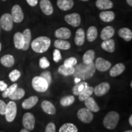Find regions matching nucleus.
Segmentation results:
<instances>
[{"mask_svg":"<svg viewBox=\"0 0 132 132\" xmlns=\"http://www.w3.org/2000/svg\"><path fill=\"white\" fill-rule=\"evenodd\" d=\"M11 15L14 22L20 23L24 19V14L20 6L15 4L13 6L11 11Z\"/></svg>","mask_w":132,"mask_h":132,"instance_id":"9","label":"nucleus"},{"mask_svg":"<svg viewBox=\"0 0 132 132\" xmlns=\"http://www.w3.org/2000/svg\"><path fill=\"white\" fill-rule=\"evenodd\" d=\"M59 132H78V128L73 123H65L61 127Z\"/></svg>","mask_w":132,"mask_h":132,"instance_id":"35","label":"nucleus"},{"mask_svg":"<svg viewBox=\"0 0 132 132\" xmlns=\"http://www.w3.org/2000/svg\"><path fill=\"white\" fill-rule=\"evenodd\" d=\"M74 68H75V72L72 75L75 78H80L81 80H88L92 78L96 70L94 62L89 64L82 62L76 65V67Z\"/></svg>","mask_w":132,"mask_h":132,"instance_id":"1","label":"nucleus"},{"mask_svg":"<svg viewBox=\"0 0 132 132\" xmlns=\"http://www.w3.org/2000/svg\"><path fill=\"white\" fill-rule=\"evenodd\" d=\"M97 29L95 26H91L89 28L87 31V39L89 42H91L94 41L97 37Z\"/></svg>","mask_w":132,"mask_h":132,"instance_id":"33","label":"nucleus"},{"mask_svg":"<svg viewBox=\"0 0 132 132\" xmlns=\"http://www.w3.org/2000/svg\"><path fill=\"white\" fill-rule=\"evenodd\" d=\"M119 120V114L116 111H110L105 116L103 125L108 130H113L116 127Z\"/></svg>","mask_w":132,"mask_h":132,"instance_id":"3","label":"nucleus"},{"mask_svg":"<svg viewBox=\"0 0 132 132\" xmlns=\"http://www.w3.org/2000/svg\"><path fill=\"white\" fill-rule=\"evenodd\" d=\"M20 132H29V130H28L25 129V128H24V129L21 130Z\"/></svg>","mask_w":132,"mask_h":132,"instance_id":"51","label":"nucleus"},{"mask_svg":"<svg viewBox=\"0 0 132 132\" xmlns=\"http://www.w3.org/2000/svg\"><path fill=\"white\" fill-rule=\"evenodd\" d=\"M95 5L100 10L110 9L113 7V3L110 0H97Z\"/></svg>","mask_w":132,"mask_h":132,"instance_id":"26","label":"nucleus"},{"mask_svg":"<svg viewBox=\"0 0 132 132\" xmlns=\"http://www.w3.org/2000/svg\"><path fill=\"white\" fill-rule=\"evenodd\" d=\"M71 34L70 30L67 28H60L55 31V36L59 39H69Z\"/></svg>","mask_w":132,"mask_h":132,"instance_id":"14","label":"nucleus"},{"mask_svg":"<svg viewBox=\"0 0 132 132\" xmlns=\"http://www.w3.org/2000/svg\"><path fill=\"white\" fill-rule=\"evenodd\" d=\"M54 46L57 49L63 50H67L70 49L71 47L70 42L63 39H57L54 41Z\"/></svg>","mask_w":132,"mask_h":132,"instance_id":"27","label":"nucleus"},{"mask_svg":"<svg viewBox=\"0 0 132 132\" xmlns=\"http://www.w3.org/2000/svg\"><path fill=\"white\" fill-rule=\"evenodd\" d=\"M17 108L16 105L14 101H11L6 105V111H5V117L6 119L9 122L14 121L16 115Z\"/></svg>","mask_w":132,"mask_h":132,"instance_id":"5","label":"nucleus"},{"mask_svg":"<svg viewBox=\"0 0 132 132\" xmlns=\"http://www.w3.org/2000/svg\"><path fill=\"white\" fill-rule=\"evenodd\" d=\"M123 132H132L131 130H127V131H125Z\"/></svg>","mask_w":132,"mask_h":132,"instance_id":"52","label":"nucleus"},{"mask_svg":"<svg viewBox=\"0 0 132 132\" xmlns=\"http://www.w3.org/2000/svg\"><path fill=\"white\" fill-rule=\"evenodd\" d=\"M17 87H18V85L16 83L13 84V85H11V86H9V87H7V88H6V89L3 92V94H2L3 97H4V98L9 97L10 95L12 94L13 92L15 91V90Z\"/></svg>","mask_w":132,"mask_h":132,"instance_id":"38","label":"nucleus"},{"mask_svg":"<svg viewBox=\"0 0 132 132\" xmlns=\"http://www.w3.org/2000/svg\"><path fill=\"white\" fill-rule=\"evenodd\" d=\"M50 65V63L46 57H41L39 60V66L40 68L43 69H47V67H49Z\"/></svg>","mask_w":132,"mask_h":132,"instance_id":"41","label":"nucleus"},{"mask_svg":"<svg viewBox=\"0 0 132 132\" xmlns=\"http://www.w3.org/2000/svg\"><path fill=\"white\" fill-rule=\"evenodd\" d=\"M64 19L67 23L73 27H77L81 23L80 15L77 13L66 15L64 17Z\"/></svg>","mask_w":132,"mask_h":132,"instance_id":"11","label":"nucleus"},{"mask_svg":"<svg viewBox=\"0 0 132 132\" xmlns=\"http://www.w3.org/2000/svg\"><path fill=\"white\" fill-rule=\"evenodd\" d=\"M127 4L129 5L130 7H132V0H126Z\"/></svg>","mask_w":132,"mask_h":132,"instance_id":"48","label":"nucleus"},{"mask_svg":"<svg viewBox=\"0 0 132 132\" xmlns=\"http://www.w3.org/2000/svg\"><path fill=\"white\" fill-rule=\"evenodd\" d=\"M7 87V85L3 81L0 80V91L3 92Z\"/></svg>","mask_w":132,"mask_h":132,"instance_id":"46","label":"nucleus"},{"mask_svg":"<svg viewBox=\"0 0 132 132\" xmlns=\"http://www.w3.org/2000/svg\"><path fill=\"white\" fill-rule=\"evenodd\" d=\"M0 26L6 31H9L12 29L14 26V20L11 14L6 13L1 16L0 19Z\"/></svg>","mask_w":132,"mask_h":132,"instance_id":"7","label":"nucleus"},{"mask_svg":"<svg viewBox=\"0 0 132 132\" xmlns=\"http://www.w3.org/2000/svg\"><path fill=\"white\" fill-rule=\"evenodd\" d=\"M3 1H6V0H3Z\"/></svg>","mask_w":132,"mask_h":132,"instance_id":"56","label":"nucleus"},{"mask_svg":"<svg viewBox=\"0 0 132 132\" xmlns=\"http://www.w3.org/2000/svg\"><path fill=\"white\" fill-rule=\"evenodd\" d=\"M39 101L37 96H31L24 100L22 103V107L25 110H29L34 107Z\"/></svg>","mask_w":132,"mask_h":132,"instance_id":"18","label":"nucleus"},{"mask_svg":"<svg viewBox=\"0 0 132 132\" xmlns=\"http://www.w3.org/2000/svg\"><path fill=\"white\" fill-rule=\"evenodd\" d=\"M75 72L74 67H67L65 65H61L58 68V72L64 76L72 75Z\"/></svg>","mask_w":132,"mask_h":132,"instance_id":"32","label":"nucleus"},{"mask_svg":"<svg viewBox=\"0 0 132 132\" xmlns=\"http://www.w3.org/2000/svg\"><path fill=\"white\" fill-rule=\"evenodd\" d=\"M77 117L81 121L85 123H90L94 119L92 112L87 108L80 109L77 112Z\"/></svg>","mask_w":132,"mask_h":132,"instance_id":"6","label":"nucleus"},{"mask_svg":"<svg viewBox=\"0 0 132 132\" xmlns=\"http://www.w3.org/2000/svg\"><path fill=\"white\" fill-rule=\"evenodd\" d=\"M110 89V85L107 82H103L94 88V92L98 97L105 95Z\"/></svg>","mask_w":132,"mask_h":132,"instance_id":"10","label":"nucleus"},{"mask_svg":"<svg viewBox=\"0 0 132 132\" xmlns=\"http://www.w3.org/2000/svg\"><path fill=\"white\" fill-rule=\"evenodd\" d=\"M128 121H129L130 125H131V126H132V115H131V116H130L129 119H128Z\"/></svg>","mask_w":132,"mask_h":132,"instance_id":"49","label":"nucleus"},{"mask_svg":"<svg viewBox=\"0 0 132 132\" xmlns=\"http://www.w3.org/2000/svg\"><path fill=\"white\" fill-rule=\"evenodd\" d=\"M74 2L73 0H57V6L62 11H68L73 7Z\"/></svg>","mask_w":132,"mask_h":132,"instance_id":"21","label":"nucleus"},{"mask_svg":"<svg viewBox=\"0 0 132 132\" xmlns=\"http://www.w3.org/2000/svg\"><path fill=\"white\" fill-rule=\"evenodd\" d=\"M99 16L105 22H111L114 19L115 15L113 11H102L99 14Z\"/></svg>","mask_w":132,"mask_h":132,"instance_id":"28","label":"nucleus"},{"mask_svg":"<svg viewBox=\"0 0 132 132\" xmlns=\"http://www.w3.org/2000/svg\"><path fill=\"white\" fill-rule=\"evenodd\" d=\"M85 32L82 28L78 29L77 31L75 37V43L77 45L81 46L85 43Z\"/></svg>","mask_w":132,"mask_h":132,"instance_id":"24","label":"nucleus"},{"mask_svg":"<svg viewBox=\"0 0 132 132\" xmlns=\"http://www.w3.org/2000/svg\"><path fill=\"white\" fill-rule=\"evenodd\" d=\"M40 77H42L44 79L47 81V82L48 84V85H50L52 82V74H51L50 72L49 71H44L42 73L40 74Z\"/></svg>","mask_w":132,"mask_h":132,"instance_id":"42","label":"nucleus"},{"mask_svg":"<svg viewBox=\"0 0 132 132\" xmlns=\"http://www.w3.org/2000/svg\"><path fill=\"white\" fill-rule=\"evenodd\" d=\"M14 42L15 47L18 50H22L24 46V38L22 33L18 32L14 36Z\"/></svg>","mask_w":132,"mask_h":132,"instance_id":"20","label":"nucleus"},{"mask_svg":"<svg viewBox=\"0 0 132 132\" xmlns=\"http://www.w3.org/2000/svg\"><path fill=\"white\" fill-rule=\"evenodd\" d=\"M125 66L122 63L116 64L114 65L110 71V75L112 77H116L120 75L124 72Z\"/></svg>","mask_w":132,"mask_h":132,"instance_id":"16","label":"nucleus"},{"mask_svg":"<svg viewBox=\"0 0 132 132\" xmlns=\"http://www.w3.org/2000/svg\"><path fill=\"white\" fill-rule=\"evenodd\" d=\"M35 122V118L32 113H26L23 115L22 123L25 129L28 130H32L34 128Z\"/></svg>","mask_w":132,"mask_h":132,"instance_id":"8","label":"nucleus"},{"mask_svg":"<svg viewBox=\"0 0 132 132\" xmlns=\"http://www.w3.org/2000/svg\"><path fill=\"white\" fill-rule=\"evenodd\" d=\"M53 60L54 62H58L59 61L62 59V56L59 49H55L53 52Z\"/></svg>","mask_w":132,"mask_h":132,"instance_id":"43","label":"nucleus"},{"mask_svg":"<svg viewBox=\"0 0 132 132\" xmlns=\"http://www.w3.org/2000/svg\"><path fill=\"white\" fill-rule=\"evenodd\" d=\"M88 86L87 83L85 81H80L76 83L72 89V92L75 95H78L84 89Z\"/></svg>","mask_w":132,"mask_h":132,"instance_id":"31","label":"nucleus"},{"mask_svg":"<svg viewBox=\"0 0 132 132\" xmlns=\"http://www.w3.org/2000/svg\"><path fill=\"white\" fill-rule=\"evenodd\" d=\"M1 44L0 42V52H1Z\"/></svg>","mask_w":132,"mask_h":132,"instance_id":"53","label":"nucleus"},{"mask_svg":"<svg viewBox=\"0 0 132 132\" xmlns=\"http://www.w3.org/2000/svg\"><path fill=\"white\" fill-rule=\"evenodd\" d=\"M102 49L109 53H113L115 50V42L113 39L104 40L101 44Z\"/></svg>","mask_w":132,"mask_h":132,"instance_id":"17","label":"nucleus"},{"mask_svg":"<svg viewBox=\"0 0 132 132\" xmlns=\"http://www.w3.org/2000/svg\"><path fill=\"white\" fill-rule=\"evenodd\" d=\"M74 102H75V97L73 95H67L61 98L60 103L62 106L66 107L72 105Z\"/></svg>","mask_w":132,"mask_h":132,"instance_id":"37","label":"nucleus"},{"mask_svg":"<svg viewBox=\"0 0 132 132\" xmlns=\"http://www.w3.org/2000/svg\"><path fill=\"white\" fill-rule=\"evenodd\" d=\"M94 92V88L92 87L87 86L78 95V98L80 101H85L87 98L90 97Z\"/></svg>","mask_w":132,"mask_h":132,"instance_id":"34","label":"nucleus"},{"mask_svg":"<svg viewBox=\"0 0 132 132\" xmlns=\"http://www.w3.org/2000/svg\"><path fill=\"white\" fill-rule=\"evenodd\" d=\"M81 1H89V0H81Z\"/></svg>","mask_w":132,"mask_h":132,"instance_id":"55","label":"nucleus"},{"mask_svg":"<svg viewBox=\"0 0 132 132\" xmlns=\"http://www.w3.org/2000/svg\"><path fill=\"white\" fill-rule=\"evenodd\" d=\"M41 107L43 111L50 115H54L56 113V110L53 104L48 100H44L41 103Z\"/></svg>","mask_w":132,"mask_h":132,"instance_id":"15","label":"nucleus"},{"mask_svg":"<svg viewBox=\"0 0 132 132\" xmlns=\"http://www.w3.org/2000/svg\"><path fill=\"white\" fill-rule=\"evenodd\" d=\"M24 95H25V91L23 89L17 87L9 97L10 99L12 100H16L22 98L24 96Z\"/></svg>","mask_w":132,"mask_h":132,"instance_id":"36","label":"nucleus"},{"mask_svg":"<svg viewBox=\"0 0 132 132\" xmlns=\"http://www.w3.org/2000/svg\"><path fill=\"white\" fill-rule=\"evenodd\" d=\"M24 38V46L22 50L23 51L28 50L30 45L31 40V32L30 29H26L22 33Z\"/></svg>","mask_w":132,"mask_h":132,"instance_id":"29","label":"nucleus"},{"mask_svg":"<svg viewBox=\"0 0 132 132\" xmlns=\"http://www.w3.org/2000/svg\"><path fill=\"white\" fill-rule=\"evenodd\" d=\"M6 105H7V104L5 103L3 100H0V114L4 115Z\"/></svg>","mask_w":132,"mask_h":132,"instance_id":"45","label":"nucleus"},{"mask_svg":"<svg viewBox=\"0 0 132 132\" xmlns=\"http://www.w3.org/2000/svg\"><path fill=\"white\" fill-rule=\"evenodd\" d=\"M40 7L44 14L47 15H50L53 13V7L50 0H41Z\"/></svg>","mask_w":132,"mask_h":132,"instance_id":"13","label":"nucleus"},{"mask_svg":"<svg viewBox=\"0 0 132 132\" xmlns=\"http://www.w3.org/2000/svg\"><path fill=\"white\" fill-rule=\"evenodd\" d=\"M95 52L92 50H89L84 54L82 56V61L83 63L89 64L93 62L95 59Z\"/></svg>","mask_w":132,"mask_h":132,"instance_id":"30","label":"nucleus"},{"mask_svg":"<svg viewBox=\"0 0 132 132\" xmlns=\"http://www.w3.org/2000/svg\"><path fill=\"white\" fill-rule=\"evenodd\" d=\"M32 86L34 89L39 92H44L48 88V84L45 79L40 76L34 77L32 80Z\"/></svg>","mask_w":132,"mask_h":132,"instance_id":"4","label":"nucleus"},{"mask_svg":"<svg viewBox=\"0 0 132 132\" xmlns=\"http://www.w3.org/2000/svg\"><path fill=\"white\" fill-rule=\"evenodd\" d=\"M85 102L86 107L92 112L97 113L100 110L98 105H97L96 102L95 101V100L92 97H90L87 98L86 100H85Z\"/></svg>","mask_w":132,"mask_h":132,"instance_id":"19","label":"nucleus"},{"mask_svg":"<svg viewBox=\"0 0 132 132\" xmlns=\"http://www.w3.org/2000/svg\"><path fill=\"white\" fill-rule=\"evenodd\" d=\"M81 81V80L80 78H75V82H76V83H78V82H80Z\"/></svg>","mask_w":132,"mask_h":132,"instance_id":"50","label":"nucleus"},{"mask_svg":"<svg viewBox=\"0 0 132 132\" xmlns=\"http://www.w3.org/2000/svg\"><path fill=\"white\" fill-rule=\"evenodd\" d=\"M27 3H28V4L31 6H35L36 5H37L38 3V0H26Z\"/></svg>","mask_w":132,"mask_h":132,"instance_id":"47","label":"nucleus"},{"mask_svg":"<svg viewBox=\"0 0 132 132\" xmlns=\"http://www.w3.org/2000/svg\"><path fill=\"white\" fill-rule=\"evenodd\" d=\"M51 45V40L49 37L40 36L34 39L31 43L32 50L37 53H42L48 50Z\"/></svg>","mask_w":132,"mask_h":132,"instance_id":"2","label":"nucleus"},{"mask_svg":"<svg viewBox=\"0 0 132 132\" xmlns=\"http://www.w3.org/2000/svg\"><path fill=\"white\" fill-rule=\"evenodd\" d=\"M0 62L4 67H11L15 63V59L11 54H6L1 57Z\"/></svg>","mask_w":132,"mask_h":132,"instance_id":"25","label":"nucleus"},{"mask_svg":"<svg viewBox=\"0 0 132 132\" xmlns=\"http://www.w3.org/2000/svg\"><path fill=\"white\" fill-rule=\"evenodd\" d=\"M56 131V126L55 124L53 122H50L47 124L45 128V132H55Z\"/></svg>","mask_w":132,"mask_h":132,"instance_id":"44","label":"nucleus"},{"mask_svg":"<svg viewBox=\"0 0 132 132\" xmlns=\"http://www.w3.org/2000/svg\"><path fill=\"white\" fill-rule=\"evenodd\" d=\"M95 68L100 72H105L110 69L111 66V62L102 57H98L95 60Z\"/></svg>","mask_w":132,"mask_h":132,"instance_id":"12","label":"nucleus"},{"mask_svg":"<svg viewBox=\"0 0 132 132\" xmlns=\"http://www.w3.org/2000/svg\"><path fill=\"white\" fill-rule=\"evenodd\" d=\"M130 87H132V82L131 81V82H130Z\"/></svg>","mask_w":132,"mask_h":132,"instance_id":"54","label":"nucleus"},{"mask_svg":"<svg viewBox=\"0 0 132 132\" xmlns=\"http://www.w3.org/2000/svg\"><path fill=\"white\" fill-rule=\"evenodd\" d=\"M114 34V29L111 26H108L102 29L100 37L102 40H104L111 39Z\"/></svg>","mask_w":132,"mask_h":132,"instance_id":"22","label":"nucleus"},{"mask_svg":"<svg viewBox=\"0 0 132 132\" xmlns=\"http://www.w3.org/2000/svg\"><path fill=\"white\" fill-rule=\"evenodd\" d=\"M9 78L12 81L15 82L16 81H17L20 78V77H21V72H20L19 70H13L9 75Z\"/></svg>","mask_w":132,"mask_h":132,"instance_id":"39","label":"nucleus"},{"mask_svg":"<svg viewBox=\"0 0 132 132\" xmlns=\"http://www.w3.org/2000/svg\"><path fill=\"white\" fill-rule=\"evenodd\" d=\"M77 59L74 57H70L66 59L64 62V65L67 67H74L77 65Z\"/></svg>","mask_w":132,"mask_h":132,"instance_id":"40","label":"nucleus"},{"mask_svg":"<svg viewBox=\"0 0 132 132\" xmlns=\"http://www.w3.org/2000/svg\"><path fill=\"white\" fill-rule=\"evenodd\" d=\"M118 35L124 40L129 42L132 39V31L127 28H122L118 31Z\"/></svg>","mask_w":132,"mask_h":132,"instance_id":"23","label":"nucleus"}]
</instances>
